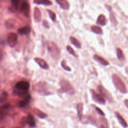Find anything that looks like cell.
<instances>
[{"instance_id": "obj_1", "label": "cell", "mask_w": 128, "mask_h": 128, "mask_svg": "<svg viewBox=\"0 0 128 128\" xmlns=\"http://www.w3.org/2000/svg\"><path fill=\"white\" fill-rule=\"evenodd\" d=\"M47 48L51 56L57 60L60 56V50L58 46L53 42H49L47 44Z\"/></svg>"}, {"instance_id": "obj_2", "label": "cell", "mask_w": 128, "mask_h": 128, "mask_svg": "<svg viewBox=\"0 0 128 128\" xmlns=\"http://www.w3.org/2000/svg\"><path fill=\"white\" fill-rule=\"evenodd\" d=\"M60 92H66L68 94L72 95L74 94L75 90L70 84V82L66 80L62 79L60 82Z\"/></svg>"}, {"instance_id": "obj_3", "label": "cell", "mask_w": 128, "mask_h": 128, "mask_svg": "<svg viewBox=\"0 0 128 128\" xmlns=\"http://www.w3.org/2000/svg\"><path fill=\"white\" fill-rule=\"evenodd\" d=\"M112 80L115 86L120 92L122 93L126 92V86L118 76L116 74H114L112 76Z\"/></svg>"}, {"instance_id": "obj_4", "label": "cell", "mask_w": 128, "mask_h": 128, "mask_svg": "<svg viewBox=\"0 0 128 128\" xmlns=\"http://www.w3.org/2000/svg\"><path fill=\"white\" fill-rule=\"evenodd\" d=\"M30 7L28 2L26 1H24L22 2L20 8V12L26 18L30 16Z\"/></svg>"}, {"instance_id": "obj_5", "label": "cell", "mask_w": 128, "mask_h": 128, "mask_svg": "<svg viewBox=\"0 0 128 128\" xmlns=\"http://www.w3.org/2000/svg\"><path fill=\"white\" fill-rule=\"evenodd\" d=\"M18 35L14 32H10L7 36V42L8 46L11 48L16 46L18 41Z\"/></svg>"}, {"instance_id": "obj_6", "label": "cell", "mask_w": 128, "mask_h": 128, "mask_svg": "<svg viewBox=\"0 0 128 128\" xmlns=\"http://www.w3.org/2000/svg\"><path fill=\"white\" fill-rule=\"evenodd\" d=\"M98 90L99 92L98 94H100L103 98H105L109 102H112V98L111 95L102 85L98 86Z\"/></svg>"}, {"instance_id": "obj_7", "label": "cell", "mask_w": 128, "mask_h": 128, "mask_svg": "<svg viewBox=\"0 0 128 128\" xmlns=\"http://www.w3.org/2000/svg\"><path fill=\"white\" fill-rule=\"evenodd\" d=\"M91 93L92 98L95 102L102 104L106 103V100L100 94L96 93L94 90H91Z\"/></svg>"}, {"instance_id": "obj_8", "label": "cell", "mask_w": 128, "mask_h": 128, "mask_svg": "<svg viewBox=\"0 0 128 128\" xmlns=\"http://www.w3.org/2000/svg\"><path fill=\"white\" fill-rule=\"evenodd\" d=\"M30 84L26 81H20L18 82L16 84V88L22 90L27 91L30 88Z\"/></svg>"}, {"instance_id": "obj_9", "label": "cell", "mask_w": 128, "mask_h": 128, "mask_svg": "<svg viewBox=\"0 0 128 128\" xmlns=\"http://www.w3.org/2000/svg\"><path fill=\"white\" fill-rule=\"evenodd\" d=\"M34 60L35 62L42 69L48 70V65L44 60L40 58H35Z\"/></svg>"}, {"instance_id": "obj_10", "label": "cell", "mask_w": 128, "mask_h": 128, "mask_svg": "<svg viewBox=\"0 0 128 128\" xmlns=\"http://www.w3.org/2000/svg\"><path fill=\"white\" fill-rule=\"evenodd\" d=\"M33 16L34 19L36 22H40L42 20V14L40 9L38 8L35 7L34 8Z\"/></svg>"}, {"instance_id": "obj_11", "label": "cell", "mask_w": 128, "mask_h": 128, "mask_svg": "<svg viewBox=\"0 0 128 128\" xmlns=\"http://www.w3.org/2000/svg\"><path fill=\"white\" fill-rule=\"evenodd\" d=\"M24 120L26 123L29 124L30 126L34 127L36 126L35 120L32 114H29L26 117H24Z\"/></svg>"}, {"instance_id": "obj_12", "label": "cell", "mask_w": 128, "mask_h": 128, "mask_svg": "<svg viewBox=\"0 0 128 128\" xmlns=\"http://www.w3.org/2000/svg\"><path fill=\"white\" fill-rule=\"evenodd\" d=\"M93 58L96 61H97L98 62H99L100 64H102L103 66H106L109 64V62L106 60L102 57L98 55L94 54L93 56Z\"/></svg>"}, {"instance_id": "obj_13", "label": "cell", "mask_w": 128, "mask_h": 128, "mask_svg": "<svg viewBox=\"0 0 128 128\" xmlns=\"http://www.w3.org/2000/svg\"><path fill=\"white\" fill-rule=\"evenodd\" d=\"M16 24V20L13 18H9L5 22V26L8 29H12L14 28Z\"/></svg>"}, {"instance_id": "obj_14", "label": "cell", "mask_w": 128, "mask_h": 128, "mask_svg": "<svg viewBox=\"0 0 128 128\" xmlns=\"http://www.w3.org/2000/svg\"><path fill=\"white\" fill-rule=\"evenodd\" d=\"M56 2L58 4L60 7L65 10H68L70 8V4L66 0H56Z\"/></svg>"}, {"instance_id": "obj_15", "label": "cell", "mask_w": 128, "mask_h": 128, "mask_svg": "<svg viewBox=\"0 0 128 128\" xmlns=\"http://www.w3.org/2000/svg\"><path fill=\"white\" fill-rule=\"evenodd\" d=\"M115 114L116 116V118H118V120L119 122V123L124 128H127L128 126V124L126 123V120H124V119L123 118V117L118 112H115Z\"/></svg>"}, {"instance_id": "obj_16", "label": "cell", "mask_w": 128, "mask_h": 128, "mask_svg": "<svg viewBox=\"0 0 128 128\" xmlns=\"http://www.w3.org/2000/svg\"><path fill=\"white\" fill-rule=\"evenodd\" d=\"M31 30V28L29 26H26L18 29V32L20 35H26L28 34Z\"/></svg>"}, {"instance_id": "obj_17", "label": "cell", "mask_w": 128, "mask_h": 128, "mask_svg": "<svg viewBox=\"0 0 128 128\" xmlns=\"http://www.w3.org/2000/svg\"><path fill=\"white\" fill-rule=\"evenodd\" d=\"M96 23L101 26L106 25V16L102 14L99 15L96 20Z\"/></svg>"}, {"instance_id": "obj_18", "label": "cell", "mask_w": 128, "mask_h": 128, "mask_svg": "<svg viewBox=\"0 0 128 128\" xmlns=\"http://www.w3.org/2000/svg\"><path fill=\"white\" fill-rule=\"evenodd\" d=\"M34 2L37 4H42L46 6H50L52 4L50 0H34Z\"/></svg>"}, {"instance_id": "obj_19", "label": "cell", "mask_w": 128, "mask_h": 128, "mask_svg": "<svg viewBox=\"0 0 128 128\" xmlns=\"http://www.w3.org/2000/svg\"><path fill=\"white\" fill-rule=\"evenodd\" d=\"M76 109L78 112V116L80 120L82 118V110H83V104L82 103H79L76 106Z\"/></svg>"}, {"instance_id": "obj_20", "label": "cell", "mask_w": 128, "mask_h": 128, "mask_svg": "<svg viewBox=\"0 0 128 128\" xmlns=\"http://www.w3.org/2000/svg\"><path fill=\"white\" fill-rule=\"evenodd\" d=\"M32 111L38 117H39L41 118H44L46 117V114L45 113H44V112H42V111H41L40 110L36 108H34L32 110Z\"/></svg>"}, {"instance_id": "obj_21", "label": "cell", "mask_w": 128, "mask_h": 128, "mask_svg": "<svg viewBox=\"0 0 128 128\" xmlns=\"http://www.w3.org/2000/svg\"><path fill=\"white\" fill-rule=\"evenodd\" d=\"M30 99V95H27L20 102L19 106L21 108L26 106L28 104V103Z\"/></svg>"}, {"instance_id": "obj_22", "label": "cell", "mask_w": 128, "mask_h": 128, "mask_svg": "<svg viewBox=\"0 0 128 128\" xmlns=\"http://www.w3.org/2000/svg\"><path fill=\"white\" fill-rule=\"evenodd\" d=\"M70 40L72 42V44L74 45L77 48H81V44L80 42L74 37V36H70Z\"/></svg>"}, {"instance_id": "obj_23", "label": "cell", "mask_w": 128, "mask_h": 128, "mask_svg": "<svg viewBox=\"0 0 128 128\" xmlns=\"http://www.w3.org/2000/svg\"><path fill=\"white\" fill-rule=\"evenodd\" d=\"M91 30L92 32L98 34H102V29L98 26H91Z\"/></svg>"}, {"instance_id": "obj_24", "label": "cell", "mask_w": 128, "mask_h": 128, "mask_svg": "<svg viewBox=\"0 0 128 128\" xmlns=\"http://www.w3.org/2000/svg\"><path fill=\"white\" fill-rule=\"evenodd\" d=\"M100 128H108L107 120L104 117L100 118Z\"/></svg>"}, {"instance_id": "obj_25", "label": "cell", "mask_w": 128, "mask_h": 128, "mask_svg": "<svg viewBox=\"0 0 128 128\" xmlns=\"http://www.w3.org/2000/svg\"><path fill=\"white\" fill-rule=\"evenodd\" d=\"M12 7L14 10H17L20 4V0H11Z\"/></svg>"}, {"instance_id": "obj_26", "label": "cell", "mask_w": 128, "mask_h": 128, "mask_svg": "<svg viewBox=\"0 0 128 128\" xmlns=\"http://www.w3.org/2000/svg\"><path fill=\"white\" fill-rule=\"evenodd\" d=\"M116 55L118 60H122L124 59V53L122 50L120 48H116Z\"/></svg>"}, {"instance_id": "obj_27", "label": "cell", "mask_w": 128, "mask_h": 128, "mask_svg": "<svg viewBox=\"0 0 128 128\" xmlns=\"http://www.w3.org/2000/svg\"><path fill=\"white\" fill-rule=\"evenodd\" d=\"M81 120H82V122H84V123H92V124H94L95 122L94 120L92 118L89 117V116L84 117Z\"/></svg>"}, {"instance_id": "obj_28", "label": "cell", "mask_w": 128, "mask_h": 128, "mask_svg": "<svg viewBox=\"0 0 128 128\" xmlns=\"http://www.w3.org/2000/svg\"><path fill=\"white\" fill-rule=\"evenodd\" d=\"M8 94L6 92H2L0 95V102L2 103L5 102L8 98Z\"/></svg>"}, {"instance_id": "obj_29", "label": "cell", "mask_w": 128, "mask_h": 128, "mask_svg": "<svg viewBox=\"0 0 128 128\" xmlns=\"http://www.w3.org/2000/svg\"><path fill=\"white\" fill-rule=\"evenodd\" d=\"M47 12H48V15L50 18V19L53 21V22H55L56 20V14L52 10H47Z\"/></svg>"}, {"instance_id": "obj_30", "label": "cell", "mask_w": 128, "mask_h": 128, "mask_svg": "<svg viewBox=\"0 0 128 128\" xmlns=\"http://www.w3.org/2000/svg\"><path fill=\"white\" fill-rule=\"evenodd\" d=\"M66 50H67L68 51V52L70 54H72V56H75V57H77V56H78L76 54V53L74 51V50H73V48H72L71 46H66Z\"/></svg>"}, {"instance_id": "obj_31", "label": "cell", "mask_w": 128, "mask_h": 128, "mask_svg": "<svg viewBox=\"0 0 128 128\" xmlns=\"http://www.w3.org/2000/svg\"><path fill=\"white\" fill-rule=\"evenodd\" d=\"M109 10V9H108ZM111 10H109L110 11V21L112 22V24H117V21H116V20L114 16V15L111 12Z\"/></svg>"}, {"instance_id": "obj_32", "label": "cell", "mask_w": 128, "mask_h": 128, "mask_svg": "<svg viewBox=\"0 0 128 128\" xmlns=\"http://www.w3.org/2000/svg\"><path fill=\"white\" fill-rule=\"evenodd\" d=\"M61 65H62V68L67 70V71H70L71 70V68L68 66L66 65V62L65 61V60H63L62 62H61Z\"/></svg>"}, {"instance_id": "obj_33", "label": "cell", "mask_w": 128, "mask_h": 128, "mask_svg": "<svg viewBox=\"0 0 128 128\" xmlns=\"http://www.w3.org/2000/svg\"><path fill=\"white\" fill-rule=\"evenodd\" d=\"M96 109L97 112H98L100 116H104V114L103 112L102 111V110H101L99 108L96 107Z\"/></svg>"}, {"instance_id": "obj_34", "label": "cell", "mask_w": 128, "mask_h": 128, "mask_svg": "<svg viewBox=\"0 0 128 128\" xmlns=\"http://www.w3.org/2000/svg\"><path fill=\"white\" fill-rule=\"evenodd\" d=\"M42 24H43V26H44L45 28H50V26H49V24H48V22L46 20H44L42 21Z\"/></svg>"}, {"instance_id": "obj_35", "label": "cell", "mask_w": 128, "mask_h": 128, "mask_svg": "<svg viewBox=\"0 0 128 128\" xmlns=\"http://www.w3.org/2000/svg\"><path fill=\"white\" fill-rule=\"evenodd\" d=\"M124 102L126 106L128 108V100H125L124 101Z\"/></svg>"}, {"instance_id": "obj_36", "label": "cell", "mask_w": 128, "mask_h": 128, "mask_svg": "<svg viewBox=\"0 0 128 128\" xmlns=\"http://www.w3.org/2000/svg\"><path fill=\"white\" fill-rule=\"evenodd\" d=\"M3 58V54L0 52V60H1Z\"/></svg>"}, {"instance_id": "obj_37", "label": "cell", "mask_w": 128, "mask_h": 128, "mask_svg": "<svg viewBox=\"0 0 128 128\" xmlns=\"http://www.w3.org/2000/svg\"><path fill=\"white\" fill-rule=\"evenodd\" d=\"M126 72L128 74V67H126Z\"/></svg>"}, {"instance_id": "obj_38", "label": "cell", "mask_w": 128, "mask_h": 128, "mask_svg": "<svg viewBox=\"0 0 128 128\" xmlns=\"http://www.w3.org/2000/svg\"><path fill=\"white\" fill-rule=\"evenodd\" d=\"M4 128V127H2V128Z\"/></svg>"}]
</instances>
